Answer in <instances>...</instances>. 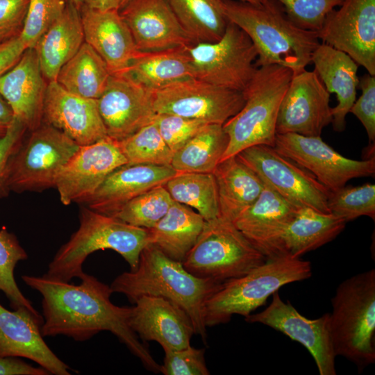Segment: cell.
I'll use <instances>...</instances> for the list:
<instances>
[{
    "label": "cell",
    "instance_id": "1",
    "mask_svg": "<svg viewBox=\"0 0 375 375\" xmlns=\"http://www.w3.org/2000/svg\"><path fill=\"white\" fill-rule=\"evenodd\" d=\"M24 282L42 297L43 337L63 335L76 341L90 339L103 331L114 334L143 366L154 373L159 365L149 348L130 328L131 307L117 306L110 301V287L93 276L83 273L75 285L44 276L23 275Z\"/></svg>",
    "mask_w": 375,
    "mask_h": 375
},
{
    "label": "cell",
    "instance_id": "2",
    "mask_svg": "<svg viewBox=\"0 0 375 375\" xmlns=\"http://www.w3.org/2000/svg\"><path fill=\"white\" fill-rule=\"evenodd\" d=\"M222 283L197 277L152 244L142 251L137 268L117 276L110 285L112 292L124 294L132 303L144 295L164 297L181 307L190 317L206 343L205 304Z\"/></svg>",
    "mask_w": 375,
    "mask_h": 375
},
{
    "label": "cell",
    "instance_id": "3",
    "mask_svg": "<svg viewBox=\"0 0 375 375\" xmlns=\"http://www.w3.org/2000/svg\"><path fill=\"white\" fill-rule=\"evenodd\" d=\"M228 20L240 28L252 42L258 54L257 67L278 65L293 74L306 69L321 43L317 31L303 29L286 15L275 0L251 4L222 0Z\"/></svg>",
    "mask_w": 375,
    "mask_h": 375
},
{
    "label": "cell",
    "instance_id": "4",
    "mask_svg": "<svg viewBox=\"0 0 375 375\" xmlns=\"http://www.w3.org/2000/svg\"><path fill=\"white\" fill-rule=\"evenodd\" d=\"M79 226L57 251L44 276L62 282L83 273V264L91 253L111 249L137 268L142 249L149 244V229L125 223L85 205L79 209Z\"/></svg>",
    "mask_w": 375,
    "mask_h": 375
},
{
    "label": "cell",
    "instance_id": "5",
    "mask_svg": "<svg viewBox=\"0 0 375 375\" xmlns=\"http://www.w3.org/2000/svg\"><path fill=\"white\" fill-rule=\"evenodd\" d=\"M330 331L335 353L362 370L375 361V270L342 281L331 299Z\"/></svg>",
    "mask_w": 375,
    "mask_h": 375
},
{
    "label": "cell",
    "instance_id": "6",
    "mask_svg": "<svg viewBox=\"0 0 375 375\" xmlns=\"http://www.w3.org/2000/svg\"><path fill=\"white\" fill-rule=\"evenodd\" d=\"M292 75L278 65L258 67L242 92L243 107L223 124L228 144L221 161L252 146L274 147L279 107Z\"/></svg>",
    "mask_w": 375,
    "mask_h": 375
},
{
    "label": "cell",
    "instance_id": "7",
    "mask_svg": "<svg viewBox=\"0 0 375 375\" xmlns=\"http://www.w3.org/2000/svg\"><path fill=\"white\" fill-rule=\"evenodd\" d=\"M311 263L286 256L267 259L242 276L227 280L205 304L206 326L228 322L233 315L247 317L283 285L308 278Z\"/></svg>",
    "mask_w": 375,
    "mask_h": 375
},
{
    "label": "cell",
    "instance_id": "8",
    "mask_svg": "<svg viewBox=\"0 0 375 375\" xmlns=\"http://www.w3.org/2000/svg\"><path fill=\"white\" fill-rule=\"evenodd\" d=\"M266 260L232 221L219 216L205 221L182 264L197 277L223 283L244 276Z\"/></svg>",
    "mask_w": 375,
    "mask_h": 375
},
{
    "label": "cell",
    "instance_id": "9",
    "mask_svg": "<svg viewBox=\"0 0 375 375\" xmlns=\"http://www.w3.org/2000/svg\"><path fill=\"white\" fill-rule=\"evenodd\" d=\"M29 131L8 165L6 183L9 192H42L55 188L61 169L80 146L44 123Z\"/></svg>",
    "mask_w": 375,
    "mask_h": 375
},
{
    "label": "cell",
    "instance_id": "10",
    "mask_svg": "<svg viewBox=\"0 0 375 375\" xmlns=\"http://www.w3.org/2000/svg\"><path fill=\"white\" fill-rule=\"evenodd\" d=\"M188 49L196 78L217 86L242 92L258 69L252 42L229 21L219 40L195 43Z\"/></svg>",
    "mask_w": 375,
    "mask_h": 375
},
{
    "label": "cell",
    "instance_id": "11",
    "mask_svg": "<svg viewBox=\"0 0 375 375\" xmlns=\"http://www.w3.org/2000/svg\"><path fill=\"white\" fill-rule=\"evenodd\" d=\"M236 156L265 183L294 205L330 213L327 204L329 190L308 171L274 147L252 146Z\"/></svg>",
    "mask_w": 375,
    "mask_h": 375
},
{
    "label": "cell",
    "instance_id": "12",
    "mask_svg": "<svg viewBox=\"0 0 375 375\" xmlns=\"http://www.w3.org/2000/svg\"><path fill=\"white\" fill-rule=\"evenodd\" d=\"M156 114H172L224 124L243 107L241 92L189 78L153 90Z\"/></svg>",
    "mask_w": 375,
    "mask_h": 375
},
{
    "label": "cell",
    "instance_id": "13",
    "mask_svg": "<svg viewBox=\"0 0 375 375\" xmlns=\"http://www.w3.org/2000/svg\"><path fill=\"white\" fill-rule=\"evenodd\" d=\"M274 148L308 171L329 191L346 185L352 178L375 174L374 157L361 160L347 158L324 142L320 136L276 133Z\"/></svg>",
    "mask_w": 375,
    "mask_h": 375
},
{
    "label": "cell",
    "instance_id": "14",
    "mask_svg": "<svg viewBox=\"0 0 375 375\" xmlns=\"http://www.w3.org/2000/svg\"><path fill=\"white\" fill-rule=\"evenodd\" d=\"M125 164L128 162L119 140L109 136L79 146L56 181L61 203L83 204L112 172Z\"/></svg>",
    "mask_w": 375,
    "mask_h": 375
},
{
    "label": "cell",
    "instance_id": "15",
    "mask_svg": "<svg viewBox=\"0 0 375 375\" xmlns=\"http://www.w3.org/2000/svg\"><path fill=\"white\" fill-rule=\"evenodd\" d=\"M326 17L318 38L375 76V0H344Z\"/></svg>",
    "mask_w": 375,
    "mask_h": 375
},
{
    "label": "cell",
    "instance_id": "16",
    "mask_svg": "<svg viewBox=\"0 0 375 375\" xmlns=\"http://www.w3.org/2000/svg\"><path fill=\"white\" fill-rule=\"evenodd\" d=\"M247 322L260 323L278 331L304 346L313 357L320 375H335L330 313L310 319L301 315L276 291L270 304L262 312L244 317Z\"/></svg>",
    "mask_w": 375,
    "mask_h": 375
},
{
    "label": "cell",
    "instance_id": "17",
    "mask_svg": "<svg viewBox=\"0 0 375 375\" xmlns=\"http://www.w3.org/2000/svg\"><path fill=\"white\" fill-rule=\"evenodd\" d=\"M330 96L315 70L294 74L279 107L276 133L321 136L333 119Z\"/></svg>",
    "mask_w": 375,
    "mask_h": 375
},
{
    "label": "cell",
    "instance_id": "18",
    "mask_svg": "<svg viewBox=\"0 0 375 375\" xmlns=\"http://www.w3.org/2000/svg\"><path fill=\"white\" fill-rule=\"evenodd\" d=\"M108 136L121 140L153 122V90L127 72L110 74L97 99Z\"/></svg>",
    "mask_w": 375,
    "mask_h": 375
},
{
    "label": "cell",
    "instance_id": "19",
    "mask_svg": "<svg viewBox=\"0 0 375 375\" xmlns=\"http://www.w3.org/2000/svg\"><path fill=\"white\" fill-rule=\"evenodd\" d=\"M133 304L128 325L142 341H156L164 351L190 345L194 328L181 307L164 297L148 295L138 297Z\"/></svg>",
    "mask_w": 375,
    "mask_h": 375
},
{
    "label": "cell",
    "instance_id": "20",
    "mask_svg": "<svg viewBox=\"0 0 375 375\" xmlns=\"http://www.w3.org/2000/svg\"><path fill=\"white\" fill-rule=\"evenodd\" d=\"M42 123L60 130L80 146L108 136L97 99L71 93L56 81L47 84Z\"/></svg>",
    "mask_w": 375,
    "mask_h": 375
},
{
    "label": "cell",
    "instance_id": "21",
    "mask_svg": "<svg viewBox=\"0 0 375 375\" xmlns=\"http://www.w3.org/2000/svg\"><path fill=\"white\" fill-rule=\"evenodd\" d=\"M299 208L264 183L258 199L233 223L267 260L274 259L281 257V237Z\"/></svg>",
    "mask_w": 375,
    "mask_h": 375
},
{
    "label": "cell",
    "instance_id": "22",
    "mask_svg": "<svg viewBox=\"0 0 375 375\" xmlns=\"http://www.w3.org/2000/svg\"><path fill=\"white\" fill-rule=\"evenodd\" d=\"M43 317L25 308L10 311L0 304V357H22L50 374L69 375L70 367L48 347L41 333Z\"/></svg>",
    "mask_w": 375,
    "mask_h": 375
},
{
    "label": "cell",
    "instance_id": "23",
    "mask_svg": "<svg viewBox=\"0 0 375 375\" xmlns=\"http://www.w3.org/2000/svg\"><path fill=\"white\" fill-rule=\"evenodd\" d=\"M119 12L140 51L194 44L167 0H128Z\"/></svg>",
    "mask_w": 375,
    "mask_h": 375
},
{
    "label": "cell",
    "instance_id": "24",
    "mask_svg": "<svg viewBox=\"0 0 375 375\" xmlns=\"http://www.w3.org/2000/svg\"><path fill=\"white\" fill-rule=\"evenodd\" d=\"M34 49H26L19 61L0 77V94L14 117L32 131L42 123L46 82Z\"/></svg>",
    "mask_w": 375,
    "mask_h": 375
},
{
    "label": "cell",
    "instance_id": "25",
    "mask_svg": "<svg viewBox=\"0 0 375 375\" xmlns=\"http://www.w3.org/2000/svg\"><path fill=\"white\" fill-rule=\"evenodd\" d=\"M178 173L172 166L125 164L112 172L81 205L112 216L131 199L153 188L164 185Z\"/></svg>",
    "mask_w": 375,
    "mask_h": 375
},
{
    "label": "cell",
    "instance_id": "26",
    "mask_svg": "<svg viewBox=\"0 0 375 375\" xmlns=\"http://www.w3.org/2000/svg\"><path fill=\"white\" fill-rule=\"evenodd\" d=\"M80 14L85 42L103 58L110 74L126 72L139 50L119 10L83 5Z\"/></svg>",
    "mask_w": 375,
    "mask_h": 375
},
{
    "label": "cell",
    "instance_id": "27",
    "mask_svg": "<svg viewBox=\"0 0 375 375\" xmlns=\"http://www.w3.org/2000/svg\"><path fill=\"white\" fill-rule=\"evenodd\" d=\"M311 62L327 91L336 94L338 104L332 108L331 124L335 131L342 132L347 115L356 99L359 65L346 53L322 42L314 51Z\"/></svg>",
    "mask_w": 375,
    "mask_h": 375
},
{
    "label": "cell",
    "instance_id": "28",
    "mask_svg": "<svg viewBox=\"0 0 375 375\" xmlns=\"http://www.w3.org/2000/svg\"><path fill=\"white\" fill-rule=\"evenodd\" d=\"M84 41L80 10L67 2L62 13L33 47L47 83L56 81L61 67L77 53Z\"/></svg>",
    "mask_w": 375,
    "mask_h": 375
},
{
    "label": "cell",
    "instance_id": "29",
    "mask_svg": "<svg viewBox=\"0 0 375 375\" xmlns=\"http://www.w3.org/2000/svg\"><path fill=\"white\" fill-rule=\"evenodd\" d=\"M346 224L343 219L331 213L300 208L281 237L280 256L300 258L334 240Z\"/></svg>",
    "mask_w": 375,
    "mask_h": 375
},
{
    "label": "cell",
    "instance_id": "30",
    "mask_svg": "<svg viewBox=\"0 0 375 375\" xmlns=\"http://www.w3.org/2000/svg\"><path fill=\"white\" fill-rule=\"evenodd\" d=\"M212 174L217 186L220 216L232 222L255 202L264 188L261 178L237 156L219 162Z\"/></svg>",
    "mask_w": 375,
    "mask_h": 375
},
{
    "label": "cell",
    "instance_id": "31",
    "mask_svg": "<svg viewBox=\"0 0 375 375\" xmlns=\"http://www.w3.org/2000/svg\"><path fill=\"white\" fill-rule=\"evenodd\" d=\"M188 46L140 51L126 72L144 87L155 90L176 82L196 78Z\"/></svg>",
    "mask_w": 375,
    "mask_h": 375
},
{
    "label": "cell",
    "instance_id": "32",
    "mask_svg": "<svg viewBox=\"0 0 375 375\" xmlns=\"http://www.w3.org/2000/svg\"><path fill=\"white\" fill-rule=\"evenodd\" d=\"M205 219L190 207L174 201L166 215L149 229V244L183 262L201 233Z\"/></svg>",
    "mask_w": 375,
    "mask_h": 375
},
{
    "label": "cell",
    "instance_id": "33",
    "mask_svg": "<svg viewBox=\"0 0 375 375\" xmlns=\"http://www.w3.org/2000/svg\"><path fill=\"white\" fill-rule=\"evenodd\" d=\"M110 76L105 61L84 42L77 53L61 67L56 81L71 93L98 99Z\"/></svg>",
    "mask_w": 375,
    "mask_h": 375
},
{
    "label": "cell",
    "instance_id": "34",
    "mask_svg": "<svg viewBox=\"0 0 375 375\" xmlns=\"http://www.w3.org/2000/svg\"><path fill=\"white\" fill-rule=\"evenodd\" d=\"M228 144L223 125L208 124L174 153L171 166L179 172L212 173Z\"/></svg>",
    "mask_w": 375,
    "mask_h": 375
},
{
    "label": "cell",
    "instance_id": "35",
    "mask_svg": "<svg viewBox=\"0 0 375 375\" xmlns=\"http://www.w3.org/2000/svg\"><path fill=\"white\" fill-rule=\"evenodd\" d=\"M178 22L195 43L219 40L228 20L222 0H167Z\"/></svg>",
    "mask_w": 375,
    "mask_h": 375
},
{
    "label": "cell",
    "instance_id": "36",
    "mask_svg": "<svg viewBox=\"0 0 375 375\" xmlns=\"http://www.w3.org/2000/svg\"><path fill=\"white\" fill-rule=\"evenodd\" d=\"M164 187L174 201L194 208L205 221L220 216L217 186L212 173L179 172Z\"/></svg>",
    "mask_w": 375,
    "mask_h": 375
},
{
    "label": "cell",
    "instance_id": "37",
    "mask_svg": "<svg viewBox=\"0 0 375 375\" xmlns=\"http://www.w3.org/2000/svg\"><path fill=\"white\" fill-rule=\"evenodd\" d=\"M128 164L171 166L174 153L162 138L154 122L119 140Z\"/></svg>",
    "mask_w": 375,
    "mask_h": 375
},
{
    "label": "cell",
    "instance_id": "38",
    "mask_svg": "<svg viewBox=\"0 0 375 375\" xmlns=\"http://www.w3.org/2000/svg\"><path fill=\"white\" fill-rule=\"evenodd\" d=\"M28 258L16 235L3 227L0 230V292H3L14 309L25 308L38 317H43L20 291L15 279L17 263Z\"/></svg>",
    "mask_w": 375,
    "mask_h": 375
},
{
    "label": "cell",
    "instance_id": "39",
    "mask_svg": "<svg viewBox=\"0 0 375 375\" xmlns=\"http://www.w3.org/2000/svg\"><path fill=\"white\" fill-rule=\"evenodd\" d=\"M174 202L164 185L153 188L124 204L112 217L128 224L153 228Z\"/></svg>",
    "mask_w": 375,
    "mask_h": 375
},
{
    "label": "cell",
    "instance_id": "40",
    "mask_svg": "<svg viewBox=\"0 0 375 375\" xmlns=\"http://www.w3.org/2000/svg\"><path fill=\"white\" fill-rule=\"evenodd\" d=\"M328 208L330 213L346 222L361 216L375 219V185L365 183L359 186H343L329 191Z\"/></svg>",
    "mask_w": 375,
    "mask_h": 375
},
{
    "label": "cell",
    "instance_id": "41",
    "mask_svg": "<svg viewBox=\"0 0 375 375\" xmlns=\"http://www.w3.org/2000/svg\"><path fill=\"white\" fill-rule=\"evenodd\" d=\"M67 0H29L23 28L19 35L26 49H33L41 36L64 11Z\"/></svg>",
    "mask_w": 375,
    "mask_h": 375
},
{
    "label": "cell",
    "instance_id": "42",
    "mask_svg": "<svg viewBox=\"0 0 375 375\" xmlns=\"http://www.w3.org/2000/svg\"><path fill=\"white\" fill-rule=\"evenodd\" d=\"M298 26L318 31L327 15L344 0H275Z\"/></svg>",
    "mask_w": 375,
    "mask_h": 375
},
{
    "label": "cell",
    "instance_id": "43",
    "mask_svg": "<svg viewBox=\"0 0 375 375\" xmlns=\"http://www.w3.org/2000/svg\"><path fill=\"white\" fill-rule=\"evenodd\" d=\"M153 122L173 153L208 124L204 121L172 114H156Z\"/></svg>",
    "mask_w": 375,
    "mask_h": 375
},
{
    "label": "cell",
    "instance_id": "44",
    "mask_svg": "<svg viewBox=\"0 0 375 375\" xmlns=\"http://www.w3.org/2000/svg\"><path fill=\"white\" fill-rule=\"evenodd\" d=\"M160 372L165 375H209L205 349L191 345L177 350H165Z\"/></svg>",
    "mask_w": 375,
    "mask_h": 375
},
{
    "label": "cell",
    "instance_id": "45",
    "mask_svg": "<svg viewBox=\"0 0 375 375\" xmlns=\"http://www.w3.org/2000/svg\"><path fill=\"white\" fill-rule=\"evenodd\" d=\"M358 88L362 94L353 103L349 112L364 126L369 140L375 141V76L367 73L359 78Z\"/></svg>",
    "mask_w": 375,
    "mask_h": 375
},
{
    "label": "cell",
    "instance_id": "46",
    "mask_svg": "<svg viewBox=\"0 0 375 375\" xmlns=\"http://www.w3.org/2000/svg\"><path fill=\"white\" fill-rule=\"evenodd\" d=\"M28 4L29 0H0V44L20 35Z\"/></svg>",
    "mask_w": 375,
    "mask_h": 375
},
{
    "label": "cell",
    "instance_id": "47",
    "mask_svg": "<svg viewBox=\"0 0 375 375\" xmlns=\"http://www.w3.org/2000/svg\"><path fill=\"white\" fill-rule=\"evenodd\" d=\"M26 131V126L14 117L6 134L0 138V199L7 197L10 193L6 183L8 165Z\"/></svg>",
    "mask_w": 375,
    "mask_h": 375
},
{
    "label": "cell",
    "instance_id": "48",
    "mask_svg": "<svg viewBox=\"0 0 375 375\" xmlns=\"http://www.w3.org/2000/svg\"><path fill=\"white\" fill-rule=\"evenodd\" d=\"M26 49L19 36L0 44V77L19 61Z\"/></svg>",
    "mask_w": 375,
    "mask_h": 375
},
{
    "label": "cell",
    "instance_id": "49",
    "mask_svg": "<svg viewBox=\"0 0 375 375\" xmlns=\"http://www.w3.org/2000/svg\"><path fill=\"white\" fill-rule=\"evenodd\" d=\"M42 367H35L16 358L0 357V375H48Z\"/></svg>",
    "mask_w": 375,
    "mask_h": 375
},
{
    "label": "cell",
    "instance_id": "50",
    "mask_svg": "<svg viewBox=\"0 0 375 375\" xmlns=\"http://www.w3.org/2000/svg\"><path fill=\"white\" fill-rule=\"evenodd\" d=\"M13 120L14 115L10 106L0 94V138L6 134Z\"/></svg>",
    "mask_w": 375,
    "mask_h": 375
},
{
    "label": "cell",
    "instance_id": "51",
    "mask_svg": "<svg viewBox=\"0 0 375 375\" xmlns=\"http://www.w3.org/2000/svg\"><path fill=\"white\" fill-rule=\"evenodd\" d=\"M128 0H85L84 5L98 10H119Z\"/></svg>",
    "mask_w": 375,
    "mask_h": 375
},
{
    "label": "cell",
    "instance_id": "52",
    "mask_svg": "<svg viewBox=\"0 0 375 375\" xmlns=\"http://www.w3.org/2000/svg\"><path fill=\"white\" fill-rule=\"evenodd\" d=\"M67 1L73 4L78 10H80L81 7L84 5L85 0H67Z\"/></svg>",
    "mask_w": 375,
    "mask_h": 375
},
{
    "label": "cell",
    "instance_id": "53",
    "mask_svg": "<svg viewBox=\"0 0 375 375\" xmlns=\"http://www.w3.org/2000/svg\"><path fill=\"white\" fill-rule=\"evenodd\" d=\"M242 2L249 3L251 4H257L260 3L263 0H238Z\"/></svg>",
    "mask_w": 375,
    "mask_h": 375
}]
</instances>
